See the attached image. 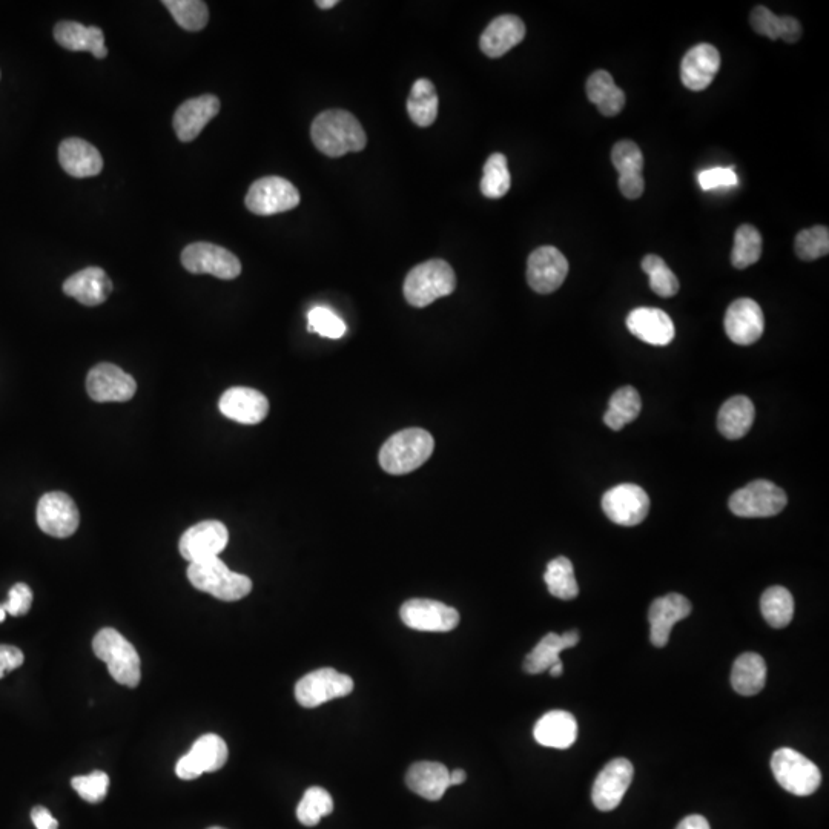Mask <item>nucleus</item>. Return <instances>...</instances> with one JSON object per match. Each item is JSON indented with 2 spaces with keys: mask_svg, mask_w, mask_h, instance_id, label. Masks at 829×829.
<instances>
[{
  "mask_svg": "<svg viewBox=\"0 0 829 829\" xmlns=\"http://www.w3.org/2000/svg\"><path fill=\"white\" fill-rule=\"evenodd\" d=\"M631 334L651 346H667L673 341L676 329L673 320L661 309L638 308L627 317Z\"/></svg>",
  "mask_w": 829,
  "mask_h": 829,
  "instance_id": "obj_24",
  "label": "nucleus"
},
{
  "mask_svg": "<svg viewBox=\"0 0 829 829\" xmlns=\"http://www.w3.org/2000/svg\"><path fill=\"white\" fill-rule=\"evenodd\" d=\"M228 745L217 734H205L195 740L191 751L177 762L176 774L183 780H194L203 773H214L225 767Z\"/></svg>",
  "mask_w": 829,
  "mask_h": 829,
  "instance_id": "obj_16",
  "label": "nucleus"
},
{
  "mask_svg": "<svg viewBox=\"0 0 829 829\" xmlns=\"http://www.w3.org/2000/svg\"><path fill=\"white\" fill-rule=\"evenodd\" d=\"M182 265L191 274H209L220 280H234L242 274V263L228 249L212 243H192L182 252Z\"/></svg>",
  "mask_w": 829,
  "mask_h": 829,
  "instance_id": "obj_10",
  "label": "nucleus"
},
{
  "mask_svg": "<svg viewBox=\"0 0 829 829\" xmlns=\"http://www.w3.org/2000/svg\"><path fill=\"white\" fill-rule=\"evenodd\" d=\"M31 820H33L34 826L37 829H57L59 828V823L57 820L51 816L50 811L47 808H43V806H36L33 811H31Z\"/></svg>",
  "mask_w": 829,
  "mask_h": 829,
  "instance_id": "obj_55",
  "label": "nucleus"
},
{
  "mask_svg": "<svg viewBox=\"0 0 829 829\" xmlns=\"http://www.w3.org/2000/svg\"><path fill=\"white\" fill-rule=\"evenodd\" d=\"M93 650L100 661L105 662L114 681L125 687L139 685L140 658L136 648L114 628H103L93 641Z\"/></svg>",
  "mask_w": 829,
  "mask_h": 829,
  "instance_id": "obj_5",
  "label": "nucleus"
},
{
  "mask_svg": "<svg viewBox=\"0 0 829 829\" xmlns=\"http://www.w3.org/2000/svg\"><path fill=\"white\" fill-rule=\"evenodd\" d=\"M579 642V633L576 630L567 631L564 635L549 633L539 641L524 662V670L529 674H541L555 665L562 664L559 654L567 648L575 647Z\"/></svg>",
  "mask_w": 829,
  "mask_h": 829,
  "instance_id": "obj_31",
  "label": "nucleus"
},
{
  "mask_svg": "<svg viewBox=\"0 0 829 829\" xmlns=\"http://www.w3.org/2000/svg\"><path fill=\"white\" fill-rule=\"evenodd\" d=\"M188 579L197 590L209 593L220 601H240L252 590L251 579L229 570L220 558L192 562L188 567Z\"/></svg>",
  "mask_w": 829,
  "mask_h": 829,
  "instance_id": "obj_3",
  "label": "nucleus"
},
{
  "mask_svg": "<svg viewBox=\"0 0 829 829\" xmlns=\"http://www.w3.org/2000/svg\"><path fill=\"white\" fill-rule=\"evenodd\" d=\"M400 616L412 630L430 633H447L460 624V613L455 608L432 599H410L401 607Z\"/></svg>",
  "mask_w": 829,
  "mask_h": 829,
  "instance_id": "obj_13",
  "label": "nucleus"
},
{
  "mask_svg": "<svg viewBox=\"0 0 829 829\" xmlns=\"http://www.w3.org/2000/svg\"><path fill=\"white\" fill-rule=\"evenodd\" d=\"M771 770L780 787L794 796H811L822 783V773L816 763L791 748H780L773 754Z\"/></svg>",
  "mask_w": 829,
  "mask_h": 829,
  "instance_id": "obj_6",
  "label": "nucleus"
},
{
  "mask_svg": "<svg viewBox=\"0 0 829 829\" xmlns=\"http://www.w3.org/2000/svg\"><path fill=\"white\" fill-rule=\"evenodd\" d=\"M466 779V771L455 770L450 773V785H461V783L466 782Z\"/></svg>",
  "mask_w": 829,
  "mask_h": 829,
  "instance_id": "obj_57",
  "label": "nucleus"
},
{
  "mask_svg": "<svg viewBox=\"0 0 829 829\" xmlns=\"http://www.w3.org/2000/svg\"><path fill=\"white\" fill-rule=\"evenodd\" d=\"M334 811V800L324 788L311 787L298 803L297 819L301 825L317 826L323 817Z\"/></svg>",
  "mask_w": 829,
  "mask_h": 829,
  "instance_id": "obj_41",
  "label": "nucleus"
},
{
  "mask_svg": "<svg viewBox=\"0 0 829 829\" xmlns=\"http://www.w3.org/2000/svg\"><path fill=\"white\" fill-rule=\"evenodd\" d=\"M642 271L650 278V288L662 298H671L679 292V280L658 255H647L642 260Z\"/></svg>",
  "mask_w": 829,
  "mask_h": 829,
  "instance_id": "obj_42",
  "label": "nucleus"
},
{
  "mask_svg": "<svg viewBox=\"0 0 829 829\" xmlns=\"http://www.w3.org/2000/svg\"><path fill=\"white\" fill-rule=\"evenodd\" d=\"M218 113L220 100L212 94L186 100L174 114V131L182 142H192Z\"/></svg>",
  "mask_w": 829,
  "mask_h": 829,
  "instance_id": "obj_22",
  "label": "nucleus"
},
{
  "mask_svg": "<svg viewBox=\"0 0 829 829\" xmlns=\"http://www.w3.org/2000/svg\"><path fill=\"white\" fill-rule=\"evenodd\" d=\"M615 80H613L612 74L607 73V71L601 70L596 71L593 73L592 76L588 77L587 80V97L590 102L595 103L596 106L608 96V94L612 93L615 90Z\"/></svg>",
  "mask_w": 829,
  "mask_h": 829,
  "instance_id": "obj_49",
  "label": "nucleus"
},
{
  "mask_svg": "<svg viewBox=\"0 0 829 829\" xmlns=\"http://www.w3.org/2000/svg\"><path fill=\"white\" fill-rule=\"evenodd\" d=\"M24 664V653L11 645H0V679Z\"/></svg>",
  "mask_w": 829,
  "mask_h": 829,
  "instance_id": "obj_51",
  "label": "nucleus"
},
{
  "mask_svg": "<svg viewBox=\"0 0 829 829\" xmlns=\"http://www.w3.org/2000/svg\"><path fill=\"white\" fill-rule=\"evenodd\" d=\"M229 542V532L220 521H203L183 533L179 550L183 558L192 562L218 558Z\"/></svg>",
  "mask_w": 829,
  "mask_h": 829,
  "instance_id": "obj_17",
  "label": "nucleus"
},
{
  "mask_svg": "<svg viewBox=\"0 0 829 829\" xmlns=\"http://www.w3.org/2000/svg\"><path fill=\"white\" fill-rule=\"evenodd\" d=\"M625 106V94L624 91L619 88L618 85L615 86V90L612 93L608 94L604 100L598 105L599 113L605 117H615L621 113L622 109Z\"/></svg>",
  "mask_w": 829,
  "mask_h": 829,
  "instance_id": "obj_53",
  "label": "nucleus"
},
{
  "mask_svg": "<svg viewBox=\"0 0 829 829\" xmlns=\"http://www.w3.org/2000/svg\"><path fill=\"white\" fill-rule=\"evenodd\" d=\"M438 105L440 100L435 85L430 80L420 79L413 83L407 100V113L415 125L420 128L433 125L438 117Z\"/></svg>",
  "mask_w": 829,
  "mask_h": 829,
  "instance_id": "obj_34",
  "label": "nucleus"
},
{
  "mask_svg": "<svg viewBox=\"0 0 829 829\" xmlns=\"http://www.w3.org/2000/svg\"><path fill=\"white\" fill-rule=\"evenodd\" d=\"M338 0H318L317 7L321 8V10H331V8L337 7Z\"/></svg>",
  "mask_w": 829,
  "mask_h": 829,
  "instance_id": "obj_58",
  "label": "nucleus"
},
{
  "mask_svg": "<svg viewBox=\"0 0 829 829\" xmlns=\"http://www.w3.org/2000/svg\"><path fill=\"white\" fill-rule=\"evenodd\" d=\"M754 418L756 409L753 401L744 395H737L722 404L717 415V429L727 440H740L750 432Z\"/></svg>",
  "mask_w": 829,
  "mask_h": 829,
  "instance_id": "obj_32",
  "label": "nucleus"
},
{
  "mask_svg": "<svg viewBox=\"0 0 829 829\" xmlns=\"http://www.w3.org/2000/svg\"><path fill=\"white\" fill-rule=\"evenodd\" d=\"M354 681L334 668H320L306 674L295 685V699L304 708H317L338 697L349 696Z\"/></svg>",
  "mask_w": 829,
  "mask_h": 829,
  "instance_id": "obj_8",
  "label": "nucleus"
},
{
  "mask_svg": "<svg viewBox=\"0 0 829 829\" xmlns=\"http://www.w3.org/2000/svg\"><path fill=\"white\" fill-rule=\"evenodd\" d=\"M312 142L324 156H346L366 148L367 136L354 114L344 109H329L315 117L311 128Z\"/></svg>",
  "mask_w": 829,
  "mask_h": 829,
  "instance_id": "obj_1",
  "label": "nucleus"
},
{
  "mask_svg": "<svg viewBox=\"0 0 829 829\" xmlns=\"http://www.w3.org/2000/svg\"><path fill=\"white\" fill-rule=\"evenodd\" d=\"M602 510L618 526H638L650 512V498L636 484H621L608 490L601 501Z\"/></svg>",
  "mask_w": 829,
  "mask_h": 829,
  "instance_id": "obj_11",
  "label": "nucleus"
},
{
  "mask_svg": "<svg viewBox=\"0 0 829 829\" xmlns=\"http://www.w3.org/2000/svg\"><path fill=\"white\" fill-rule=\"evenodd\" d=\"M762 257V235L754 226L742 225L734 234L731 263L736 269H747Z\"/></svg>",
  "mask_w": 829,
  "mask_h": 829,
  "instance_id": "obj_38",
  "label": "nucleus"
},
{
  "mask_svg": "<svg viewBox=\"0 0 829 829\" xmlns=\"http://www.w3.org/2000/svg\"><path fill=\"white\" fill-rule=\"evenodd\" d=\"M767 681V665L757 653H744L736 659L731 671V685L742 696L760 693Z\"/></svg>",
  "mask_w": 829,
  "mask_h": 829,
  "instance_id": "obj_33",
  "label": "nucleus"
},
{
  "mask_svg": "<svg viewBox=\"0 0 829 829\" xmlns=\"http://www.w3.org/2000/svg\"><path fill=\"white\" fill-rule=\"evenodd\" d=\"M612 162L619 176L642 174L644 156L639 146L631 140H621L612 149Z\"/></svg>",
  "mask_w": 829,
  "mask_h": 829,
  "instance_id": "obj_45",
  "label": "nucleus"
},
{
  "mask_svg": "<svg viewBox=\"0 0 829 829\" xmlns=\"http://www.w3.org/2000/svg\"><path fill=\"white\" fill-rule=\"evenodd\" d=\"M54 39L60 47L68 51H88L97 59H105L108 50L105 47L103 31L97 27H85L79 22H59L54 28Z\"/></svg>",
  "mask_w": 829,
  "mask_h": 829,
  "instance_id": "obj_30",
  "label": "nucleus"
},
{
  "mask_svg": "<svg viewBox=\"0 0 829 829\" xmlns=\"http://www.w3.org/2000/svg\"><path fill=\"white\" fill-rule=\"evenodd\" d=\"M544 581L549 588L550 595L555 598L562 599V601H572L578 598V582H576L575 569L569 558L559 556L550 561L545 570Z\"/></svg>",
  "mask_w": 829,
  "mask_h": 829,
  "instance_id": "obj_37",
  "label": "nucleus"
},
{
  "mask_svg": "<svg viewBox=\"0 0 829 829\" xmlns=\"http://www.w3.org/2000/svg\"><path fill=\"white\" fill-rule=\"evenodd\" d=\"M533 736L542 747L567 750L578 739V722L569 711H549L536 722Z\"/></svg>",
  "mask_w": 829,
  "mask_h": 829,
  "instance_id": "obj_27",
  "label": "nucleus"
},
{
  "mask_svg": "<svg viewBox=\"0 0 829 829\" xmlns=\"http://www.w3.org/2000/svg\"><path fill=\"white\" fill-rule=\"evenodd\" d=\"M828 251L829 231L825 226H814L797 234L796 254L800 260L814 261L828 255Z\"/></svg>",
  "mask_w": 829,
  "mask_h": 829,
  "instance_id": "obj_43",
  "label": "nucleus"
},
{
  "mask_svg": "<svg viewBox=\"0 0 829 829\" xmlns=\"http://www.w3.org/2000/svg\"><path fill=\"white\" fill-rule=\"evenodd\" d=\"M31 604H33L31 588L27 584H16L11 588L4 607L11 616H24L30 612Z\"/></svg>",
  "mask_w": 829,
  "mask_h": 829,
  "instance_id": "obj_50",
  "label": "nucleus"
},
{
  "mask_svg": "<svg viewBox=\"0 0 829 829\" xmlns=\"http://www.w3.org/2000/svg\"><path fill=\"white\" fill-rule=\"evenodd\" d=\"M760 612L770 627L785 628L790 625L794 616V598L790 590L780 585L768 588L760 598Z\"/></svg>",
  "mask_w": 829,
  "mask_h": 829,
  "instance_id": "obj_36",
  "label": "nucleus"
},
{
  "mask_svg": "<svg viewBox=\"0 0 829 829\" xmlns=\"http://www.w3.org/2000/svg\"><path fill=\"white\" fill-rule=\"evenodd\" d=\"M676 829H711L710 823L708 820L705 819L704 816H699V814H693V816L685 817L681 823H679L678 828Z\"/></svg>",
  "mask_w": 829,
  "mask_h": 829,
  "instance_id": "obj_56",
  "label": "nucleus"
},
{
  "mask_svg": "<svg viewBox=\"0 0 829 829\" xmlns=\"http://www.w3.org/2000/svg\"><path fill=\"white\" fill-rule=\"evenodd\" d=\"M209 829H226V828H220V826H212V828H209Z\"/></svg>",
  "mask_w": 829,
  "mask_h": 829,
  "instance_id": "obj_61",
  "label": "nucleus"
},
{
  "mask_svg": "<svg viewBox=\"0 0 829 829\" xmlns=\"http://www.w3.org/2000/svg\"><path fill=\"white\" fill-rule=\"evenodd\" d=\"M71 785L86 802L99 803L108 794L109 777L103 771H94L88 776L73 777Z\"/></svg>",
  "mask_w": 829,
  "mask_h": 829,
  "instance_id": "obj_46",
  "label": "nucleus"
},
{
  "mask_svg": "<svg viewBox=\"0 0 829 829\" xmlns=\"http://www.w3.org/2000/svg\"><path fill=\"white\" fill-rule=\"evenodd\" d=\"M526 37V25L519 17L506 14L490 22L479 39V47L487 57L498 59L509 53L512 48Z\"/></svg>",
  "mask_w": 829,
  "mask_h": 829,
  "instance_id": "obj_25",
  "label": "nucleus"
},
{
  "mask_svg": "<svg viewBox=\"0 0 829 829\" xmlns=\"http://www.w3.org/2000/svg\"><path fill=\"white\" fill-rule=\"evenodd\" d=\"M787 493L767 479H757L731 495L728 507L740 518H771L787 507Z\"/></svg>",
  "mask_w": 829,
  "mask_h": 829,
  "instance_id": "obj_7",
  "label": "nucleus"
},
{
  "mask_svg": "<svg viewBox=\"0 0 829 829\" xmlns=\"http://www.w3.org/2000/svg\"><path fill=\"white\" fill-rule=\"evenodd\" d=\"M37 524L40 530L54 538H68L76 533L80 513L73 498L63 492L43 495L37 504Z\"/></svg>",
  "mask_w": 829,
  "mask_h": 829,
  "instance_id": "obj_12",
  "label": "nucleus"
},
{
  "mask_svg": "<svg viewBox=\"0 0 829 829\" xmlns=\"http://www.w3.org/2000/svg\"><path fill=\"white\" fill-rule=\"evenodd\" d=\"M802 36V25L794 17H780L779 39L787 43H796Z\"/></svg>",
  "mask_w": 829,
  "mask_h": 829,
  "instance_id": "obj_54",
  "label": "nucleus"
},
{
  "mask_svg": "<svg viewBox=\"0 0 829 829\" xmlns=\"http://www.w3.org/2000/svg\"><path fill=\"white\" fill-rule=\"evenodd\" d=\"M435 449L433 436L424 429H406L390 436L380 450V464L390 475H406L423 466Z\"/></svg>",
  "mask_w": 829,
  "mask_h": 829,
  "instance_id": "obj_2",
  "label": "nucleus"
},
{
  "mask_svg": "<svg viewBox=\"0 0 829 829\" xmlns=\"http://www.w3.org/2000/svg\"><path fill=\"white\" fill-rule=\"evenodd\" d=\"M635 768L630 760L615 759L605 765L596 777L592 799L599 811H613L618 808L630 788Z\"/></svg>",
  "mask_w": 829,
  "mask_h": 829,
  "instance_id": "obj_18",
  "label": "nucleus"
},
{
  "mask_svg": "<svg viewBox=\"0 0 829 829\" xmlns=\"http://www.w3.org/2000/svg\"><path fill=\"white\" fill-rule=\"evenodd\" d=\"M510 185H512V177H510L506 156L495 152L484 165L481 192L486 195L487 199H501L510 191Z\"/></svg>",
  "mask_w": 829,
  "mask_h": 829,
  "instance_id": "obj_39",
  "label": "nucleus"
},
{
  "mask_svg": "<svg viewBox=\"0 0 829 829\" xmlns=\"http://www.w3.org/2000/svg\"><path fill=\"white\" fill-rule=\"evenodd\" d=\"M245 203L252 214L268 217L297 208L300 192L283 177H263L252 183Z\"/></svg>",
  "mask_w": 829,
  "mask_h": 829,
  "instance_id": "obj_9",
  "label": "nucleus"
},
{
  "mask_svg": "<svg viewBox=\"0 0 829 829\" xmlns=\"http://www.w3.org/2000/svg\"><path fill=\"white\" fill-rule=\"evenodd\" d=\"M455 271L444 260H429L415 266L404 281V297L413 308H426L438 298L453 294Z\"/></svg>",
  "mask_w": 829,
  "mask_h": 829,
  "instance_id": "obj_4",
  "label": "nucleus"
},
{
  "mask_svg": "<svg viewBox=\"0 0 829 829\" xmlns=\"http://www.w3.org/2000/svg\"><path fill=\"white\" fill-rule=\"evenodd\" d=\"M751 27L760 36L768 37L771 40L779 39V25L780 17L771 13L768 8L757 7L754 8L750 17Z\"/></svg>",
  "mask_w": 829,
  "mask_h": 829,
  "instance_id": "obj_48",
  "label": "nucleus"
},
{
  "mask_svg": "<svg viewBox=\"0 0 829 829\" xmlns=\"http://www.w3.org/2000/svg\"><path fill=\"white\" fill-rule=\"evenodd\" d=\"M721 68V54L710 43H699L684 56L681 79L688 90H707Z\"/></svg>",
  "mask_w": 829,
  "mask_h": 829,
  "instance_id": "obj_23",
  "label": "nucleus"
},
{
  "mask_svg": "<svg viewBox=\"0 0 829 829\" xmlns=\"http://www.w3.org/2000/svg\"><path fill=\"white\" fill-rule=\"evenodd\" d=\"M59 162L63 171L74 179L99 176L103 160L99 149L82 139L63 140L59 146Z\"/></svg>",
  "mask_w": 829,
  "mask_h": 829,
  "instance_id": "obj_26",
  "label": "nucleus"
},
{
  "mask_svg": "<svg viewBox=\"0 0 829 829\" xmlns=\"http://www.w3.org/2000/svg\"><path fill=\"white\" fill-rule=\"evenodd\" d=\"M177 24L186 31H202L209 22L208 5L200 0H165L163 2Z\"/></svg>",
  "mask_w": 829,
  "mask_h": 829,
  "instance_id": "obj_40",
  "label": "nucleus"
},
{
  "mask_svg": "<svg viewBox=\"0 0 829 829\" xmlns=\"http://www.w3.org/2000/svg\"><path fill=\"white\" fill-rule=\"evenodd\" d=\"M308 331L314 334L321 335L324 338H331V340H338L346 334V324L338 317L331 309L317 308L312 309L308 314Z\"/></svg>",
  "mask_w": 829,
  "mask_h": 829,
  "instance_id": "obj_44",
  "label": "nucleus"
},
{
  "mask_svg": "<svg viewBox=\"0 0 829 829\" xmlns=\"http://www.w3.org/2000/svg\"><path fill=\"white\" fill-rule=\"evenodd\" d=\"M63 292L85 306H99L113 292V283L100 268H86L63 283Z\"/></svg>",
  "mask_w": 829,
  "mask_h": 829,
  "instance_id": "obj_28",
  "label": "nucleus"
},
{
  "mask_svg": "<svg viewBox=\"0 0 829 829\" xmlns=\"http://www.w3.org/2000/svg\"><path fill=\"white\" fill-rule=\"evenodd\" d=\"M407 787L426 800L443 799L450 785V771L440 762L413 763L406 774Z\"/></svg>",
  "mask_w": 829,
  "mask_h": 829,
  "instance_id": "obj_29",
  "label": "nucleus"
},
{
  "mask_svg": "<svg viewBox=\"0 0 829 829\" xmlns=\"http://www.w3.org/2000/svg\"><path fill=\"white\" fill-rule=\"evenodd\" d=\"M619 189L622 195L630 200H636L644 194L645 180L642 174H625L619 176Z\"/></svg>",
  "mask_w": 829,
  "mask_h": 829,
  "instance_id": "obj_52",
  "label": "nucleus"
},
{
  "mask_svg": "<svg viewBox=\"0 0 829 829\" xmlns=\"http://www.w3.org/2000/svg\"><path fill=\"white\" fill-rule=\"evenodd\" d=\"M697 182L707 192L714 191V189L734 188L739 185V179L733 168L707 169L697 176Z\"/></svg>",
  "mask_w": 829,
  "mask_h": 829,
  "instance_id": "obj_47",
  "label": "nucleus"
},
{
  "mask_svg": "<svg viewBox=\"0 0 829 829\" xmlns=\"http://www.w3.org/2000/svg\"><path fill=\"white\" fill-rule=\"evenodd\" d=\"M5 618H7V610H5L4 604H0V622H4Z\"/></svg>",
  "mask_w": 829,
  "mask_h": 829,
  "instance_id": "obj_60",
  "label": "nucleus"
},
{
  "mask_svg": "<svg viewBox=\"0 0 829 829\" xmlns=\"http://www.w3.org/2000/svg\"><path fill=\"white\" fill-rule=\"evenodd\" d=\"M641 409L642 401L638 390L631 386L621 387L610 398L607 412L604 415V423L618 432L627 424L633 423L639 417Z\"/></svg>",
  "mask_w": 829,
  "mask_h": 829,
  "instance_id": "obj_35",
  "label": "nucleus"
},
{
  "mask_svg": "<svg viewBox=\"0 0 829 829\" xmlns=\"http://www.w3.org/2000/svg\"><path fill=\"white\" fill-rule=\"evenodd\" d=\"M690 615L691 604L685 596L670 593V595L656 599L648 612L651 644L658 648L665 647L670 641L674 624H678Z\"/></svg>",
  "mask_w": 829,
  "mask_h": 829,
  "instance_id": "obj_21",
  "label": "nucleus"
},
{
  "mask_svg": "<svg viewBox=\"0 0 829 829\" xmlns=\"http://www.w3.org/2000/svg\"><path fill=\"white\" fill-rule=\"evenodd\" d=\"M549 671L550 674H552L553 678H559V676H561L562 674V671H564V665H555V667L550 668Z\"/></svg>",
  "mask_w": 829,
  "mask_h": 829,
  "instance_id": "obj_59",
  "label": "nucleus"
},
{
  "mask_svg": "<svg viewBox=\"0 0 829 829\" xmlns=\"http://www.w3.org/2000/svg\"><path fill=\"white\" fill-rule=\"evenodd\" d=\"M725 332L733 343L750 346L756 343L765 331L762 308L751 298L733 301L725 314Z\"/></svg>",
  "mask_w": 829,
  "mask_h": 829,
  "instance_id": "obj_19",
  "label": "nucleus"
},
{
  "mask_svg": "<svg viewBox=\"0 0 829 829\" xmlns=\"http://www.w3.org/2000/svg\"><path fill=\"white\" fill-rule=\"evenodd\" d=\"M569 275V261L559 249L542 246L527 261V283L538 294L558 291Z\"/></svg>",
  "mask_w": 829,
  "mask_h": 829,
  "instance_id": "obj_15",
  "label": "nucleus"
},
{
  "mask_svg": "<svg viewBox=\"0 0 829 829\" xmlns=\"http://www.w3.org/2000/svg\"><path fill=\"white\" fill-rule=\"evenodd\" d=\"M220 412L235 423H261L268 417L269 401L265 395L249 387H231L220 398Z\"/></svg>",
  "mask_w": 829,
  "mask_h": 829,
  "instance_id": "obj_20",
  "label": "nucleus"
},
{
  "mask_svg": "<svg viewBox=\"0 0 829 829\" xmlns=\"http://www.w3.org/2000/svg\"><path fill=\"white\" fill-rule=\"evenodd\" d=\"M86 390L97 403H125L136 395L137 383L116 364L100 363L90 370Z\"/></svg>",
  "mask_w": 829,
  "mask_h": 829,
  "instance_id": "obj_14",
  "label": "nucleus"
}]
</instances>
